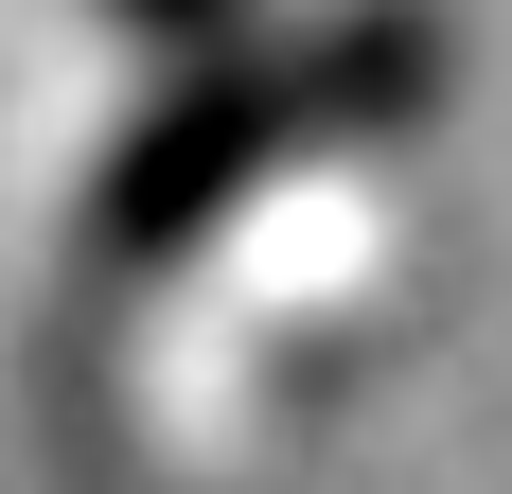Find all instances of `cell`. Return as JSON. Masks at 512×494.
I'll use <instances>...</instances> for the list:
<instances>
[{
    "mask_svg": "<svg viewBox=\"0 0 512 494\" xmlns=\"http://www.w3.org/2000/svg\"><path fill=\"white\" fill-rule=\"evenodd\" d=\"M442 71H460L442 0H336V18H248V36H212V53H159L142 124L89 159V212H71L89 300H159L195 247H230L248 195L407 142L424 106H442Z\"/></svg>",
    "mask_w": 512,
    "mask_h": 494,
    "instance_id": "cell-1",
    "label": "cell"
},
{
    "mask_svg": "<svg viewBox=\"0 0 512 494\" xmlns=\"http://www.w3.org/2000/svg\"><path fill=\"white\" fill-rule=\"evenodd\" d=\"M265 0H106V36L124 53H212V36H248Z\"/></svg>",
    "mask_w": 512,
    "mask_h": 494,
    "instance_id": "cell-2",
    "label": "cell"
}]
</instances>
